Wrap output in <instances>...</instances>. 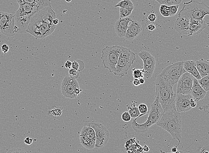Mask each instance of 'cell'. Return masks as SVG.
<instances>
[{
    "label": "cell",
    "mask_w": 209,
    "mask_h": 153,
    "mask_svg": "<svg viewBox=\"0 0 209 153\" xmlns=\"http://www.w3.org/2000/svg\"><path fill=\"white\" fill-rule=\"evenodd\" d=\"M206 26V24L204 19H191L189 27L190 34L188 36H192L199 34L205 28Z\"/></svg>",
    "instance_id": "d6986e66"
},
{
    "label": "cell",
    "mask_w": 209,
    "mask_h": 153,
    "mask_svg": "<svg viewBox=\"0 0 209 153\" xmlns=\"http://www.w3.org/2000/svg\"><path fill=\"white\" fill-rule=\"evenodd\" d=\"M69 76L71 78L74 79H76L77 78H78L79 75L78 71L73 68L69 69Z\"/></svg>",
    "instance_id": "e575fe53"
},
{
    "label": "cell",
    "mask_w": 209,
    "mask_h": 153,
    "mask_svg": "<svg viewBox=\"0 0 209 153\" xmlns=\"http://www.w3.org/2000/svg\"><path fill=\"white\" fill-rule=\"evenodd\" d=\"M160 12L161 15L164 17L170 16L171 12L169 6L165 4H161L160 7Z\"/></svg>",
    "instance_id": "f546056e"
},
{
    "label": "cell",
    "mask_w": 209,
    "mask_h": 153,
    "mask_svg": "<svg viewBox=\"0 0 209 153\" xmlns=\"http://www.w3.org/2000/svg\"><path fill=\"white\" fill-rule=\"evenodd\" d=\"M176 94L173 90V87L159 74L156 79V99L161 105L163 112L171 110H176L175 99Z\"/></svg>",
    "instance_id": "7a4b0ae2"
},
{
    "label": "cell",
    "mask_w": 209,
    "mask_h": 153,
    "mask_svg": "<svg viewBox=\"0 0 209 153\" xmlns=\"http://www.w3.org/2000/svg\"><path fill=\"white\" fill-rule=\"evenodd\" d=\"M173 153V152H171V153ZM181 153H183V152H182V151H181Z\"/></svg>",
    "instance_id": "11a10c76"
},
{
    "label": "cell",
    "mask_w": 209,
    "mask_h": 153,
    "mask_svg": "<svg viewBox=\"0 0 209 153\" xmlns=\"http://www.w3.org/2000/svg\"><path fill=\"white\" fill-rule=\"evenodd\" d=\"M80 141L82 146L87 149H94L95 148V142L92 141L83 135H80Z\"/></svg>",
    "instance_id": "d4e9b609"
},
{
    "label": "cell",
    "mask_w": 209,
    "mask_h": 153,
    "mask_svg": "<svg viewBox=\"0 0 209 153\" xmlns=\"http://www.w3.org/2000/svg\"><path fill=\"white\" fill-rule=\"evenodd\" d=\"M79 68V65L78 63L76 61L73 62L72 64V68L78 70Z\"/></svg>",
    "instance_id": "60d3db41"
},
{
    "label": "cell",
    "mask_w": 209,
    "mask_h": 153,
    "mask_svg": "<svg viewBox=\"0 0 209 153\" xmlns=\"http://www.w3.org/2000/svg\"><path fill=\"white\" fill-rule=\"evenodd\" d=\"M80 88L78 83L76 79L71 78L69 76L64 78L61 82V93L65 98L69 99H74L77 96L74 94V90L77 88Z\"/></svg>",
    "instance_id": "7c38bea8"
},
{
    "label": "cell",
    "mask_w": 209,
    "mask_h": 153,
    "mask_svg": "<svg viewBox=\"0 0 209 153\" xmlns=\"http://www.w3.org/2000/svg\"><path fill=\"white\" fill-rule=\"evenodd\" d=\"M33 16L24 15L16 12L14 15L15 25L19 29V33H27V28Z\"/></svg>",
    "instance_id": "2e32d148"
},
{
    "label": "cell",
    "mask_w": 209,
    "mask_h": 153,
    "mask_svg": "<svg viewBox=\"0 0 209 153\" xmlns=\"http://www.w3.org/2000/svg\"><path fill=\"white\" fill-rule=\"evenodd\" d=\"M19 4H29L35 6L41 10L46 7H51L50 0H17Z\"/></svg>",
    "instance_id": "44dd1931"
},
{
    "label": "cell",
    "mask_w": 209,
    "mask_h": 153,
    "mask_svg": "<svg viewBox=\"0 0 209 153\" xmlns=\"http://www.w3.org/2000/svg\"><path fill=\"white\" fill-rule=\"evenodd\" d=\"M138 110L140 112V113L141 114H145L146 115V114L149 113V112H148V107L147 105L145 104H141L138 105Z\"/></svg>",
    "instance_id": "836d02e7"
},
{
    "label": "cell",
    "mask_w": 209,
    "mask_h": 153,
    "mask_svg": "<svg viewBox=\"0 0 209 153\" xmlns=\"http://www.w3.org/2000/svg\"><path fill=\"white\" fill-rule=\"evenodd\" d=\"M178 15H182L190 19H203L205 16H209V7L204 2L191 0L184 2Z\"/></svg>",
    "instance_id": "5b68a950"
},
{
    "label": "cell",
    "mask_w": 209,
    "mask_h": 153,
    "mask_svg": "<svg viewBox=\"0 0 209 153\" xmlns=\"http://www.w3.org/2000/svg\"><path fill=\"white\" fill-rule=\"evenodd\" d=\"M206 94V91L201 87L198 82V80L195 78L193 82L192 92L190 94L194 101L198 102L202 99L205 96Z\"/></svg>",
    "instance_id": "ffe728a7"
},
{
    "label": "cell",
    "mask_w": 209,
    "mask_h": 153,
    "mask_svg": "<svg viewBox=\"0 0 209 153\" xmlns=\"http://www.w3.org/2000/svg\"><path fill=\"white\" fill-rule=\"evenodd\" d=\"M56 15L52 7H46L39 11L32 17L26 30L36 38L43 39L54 32L56 28L53 20Z\"/></svg>",
    "instance_id": "6da1fadb"
},
{
    "label": "cell",
    "mask_w": 209,
    "mask_h": 153,
    "mask_svg": "<svg viewBox=\"0 0 209 153\" xmlns=\"http://www.w3.org/2000/svg\"><path fill=\"white\" fill-rule=\"evenodd\" d=\"M63 110V107L62 106H56L52 109H50L47 111L46 115L49 116L50 115H53L54 116H60L62 114V111Z\"/></svg>",
    "instance_id": "4316f807"
},
{
    "label": "cell",
    "mask_w": 209,
    "mask_h": 153,
    "mask_svg": "<svg viewBox=\"0 0 209 153\" xmlns=\"http://www.w3.org/2000/svg\"><path fill=\"white\" fill-rule=\"evenodd\" d=\"M58 23H59V20L57 19H55L53 20V23H54V24H55V25H56L57 24H58Z\"/></svg>",
    "instance_id": "681fc988"
},
{
    "label": "cell",
    "mask_w": 209,
    "mask_h": 153,
    "mask_svg": "<svg viewBox=\"0 0 209 153\" xmlns=\"http://www.w3.org/2000/svg\"><path fill=\"white\" fill-rule=\"evenodd\" d=\"M138 103L136 101H132L131 104L127 105V108L129 113L131 115V118L133 119L137 118L139 116H142L145 114H141L138 110V107H137L136 104Z\"/></svg>",
    "instance_id": "cb8c5ba5"
},
{
    "label": "cell",
    "mask_w": 209,
    "mask_h": 153,
    "mask_svg": "<svg viewBox=\"0 0 209 153\" xmlns=\"http://www.w3.org/2000/svg\"><path fill=\"white\" fill-rule=\"evenodd\" d=\"M184 62H179L168 66L160 75L169 84L173 87L178 82L181 76L186 72L183 67Z\"/></svg>",
    "instance_id": "ba28073f"
},
{
    "label": "cell",
    "mask_w": 209,
    "mask_h": 153,
    "mask_svg": "<svg viewBox=\"0 0 209 153\" xmlns=\"http://www.w3.org/2000/svg\"><path fill=\"white\" fill-rule=\"evenodd\" d=\"M95 133L94 129L90 126H84L81 130L80 134H90Z\"/></svg>",
    "instance_id": "d6a6232c"
},
{
    "label": "cell",
    "mask_w": 209,
    "mask_h": 153,
    "mask_svg": "<svg viewBox=\"0 0 209 153\" xmlns=\"http://www.w3.org/2000/svg\"><path fill=\"white\" fill-rule=\"evenodd\" d=\"M147 29L150 31H153L154 30H155L156 29L155 26L153 24H150L148 25Z\"/></svg>",
    "instance_id": "bcb514c9"
},
{
    "label": "cell",
    "mask_w": 209,
    "mask_h": 153,
    "mask_svg": "<svg viewBox=\"0 0 209 153\" xmlns=\"http://www.w3.org/2000/svg\"><path fill=\"white\" fill-rule=\"evenodd\" d=\"M183 67L186 71L192 74L198 80L201 78L196 66V62L193 60H188L184 62Z\"/></svg>",
    "instance_id": "7402d4cb"
},
{
    "label": "cell",
    "mask_w": 209,
    "mask_h": 153,
    "mask_svg": "<svg viewBox=\"0 0 209 153\" xmlns=\"http://www.w3.org/2000/svg\"><path fill=\"white\" fill-rule=\"evenodd\" d=\"M65 1L67 2H71V0H65Z\"/></svg>",
    "instance_id": "f5cc1de1"
},
{
    "label": "cell",
    "mask_w": 209,
    "mask_h": 153,
    "mask_svg": "<svg viewBox=\"0 0 209 153\" xmlns=\"http://www.w3.org/2000/svg\"><path fill=\"white\" fill-rule=\"evenodd\" d=\"M33 140L31 138H29V137H28L27 138H25V140H24V142L25 144H27V145H31V144L33 143Z\"/></svg>",
    "instance_id": "7bdbcfd3"
},
{
    "label": "cell",
    "mask_w": 209,
    "mask_h": 153,
    "mask_svg": "<svg viewBox=\"0 0 209 153\" xmlns=\"http://www.w3.org/2000/svg\"><path fill=\"white\" fill-rule=\"evenodd\" d=\"M15 26L14 15L0 11V32L7 36L13 37L16 34Z\"/></svg>",
    "instance_id": "30bf717a"
},
{
    "label": "cell",
    "mask_w": 209,
    "mask_h": 153,
    "mask_svg": "<svg viewBox=\"0 0 209 153\" xmlns=\"http://www.w3.org/2000/svg\"><path fill=\"white\" fill-rule=\"evenodd\" d=\"M2 50L4 54L7 53L9 50V47L7 44H3L1 46Z\"/></svg>",
    "instance_id": "ab89813d"
},
{
    "label": "cell",
    "mask_w": 209,
    "mask_h": 153,
    "mask_svg": "<svg viewBox=\"0 0 209 153\" xmlns=\"http://www.w3.org/2000/svg\"><path fill=\"white\" fill-rule=\"evenodd\" d=\"M82 90H81L80 88H76L75 89V90H74V94L77 95V96H79V95L80 94V92H81V91Z\"/></svg>",
    "instance_id": "7dc6e473"
},
{
    "label": "cell",
    "mask_w": 209,
    "mask_h": 153,
    "mask_svg": "<svg viewBox=\"0 0 209 153\" xmlns=\"http://www.w3.org/2000/svg\"><path fill=\"white\" fill-rule=\"evenodd\" d=\"M156 124L171 134L174 139L180 144L182 138V126L180 113L177 110L165 112L162 115Z\"/></svg>",
    "instance_id": "3957f363"
},
{
    "label": "cell",
    "mask_w": 209,
    "mask_h": 153,
    "mask_svg": "<svg viewBox=\"0 0 209 153\" xmlns=\"http://www.w3.org/2000/svg\"><path fill=\"white\" fill-rule=\"evenodd\" d=\"M197 105L196 104V102L194 101V99L192 98L190 100V106L191 107V108H194Z\"/></svg>",
    "instance_id": "f6af8a7d"
},
{
    "label": "cell",
    "mask_w": 209,
    "mask_h": 153,
    "mask_svg": "<svg viewBox=\"0 0 209 153\" xmlns=\"http://www.w3.org/2000/svg\"><path fill=\"white\" fill-rule=\"evenodd\" d=\"M142 31V26L140 22L137 20H133L127 30L125 39L129 41H132L140 35Z\"/></svg>",
    "instance_id": "e0dca14e"
},
{
    "label": "cell",
    "mask_w": 209,
    "mask_h": 153,
    "mask_svg": "<svg viewBox=\"0 0 209 153\" xmlns=\"http://www.w3.org/2000/svg\"><path fill=\"white\" fill-rule=\"evenodd\" d=\"M198 82L201 87L205 91L209 90V75L201 78V79L198 80Z\"/></svg>",
    "instance_id": "83f0119b"
},
{
    "label": "cell",
    "mask_w": 209,
    "mask_h": 153,
    "mask_svg": "<svg viewBox=\"0 0 209 153\" xmlns=\"http://www.w3.org/2000/svg\"><path fill=\"white\" fill-rule=\"evenodd\" d=\"M156 18H157V16L155 14H150V15L148 16V20L150 22H154V21H155Z\"/></svg>",
    "instance_id": "f35d334b"
},
{
    "label": "cell",
    "mask_w": 209,
    "mask_h": 153,
    "mask_svg": "<svg viewBox=\"0 0 209 153\" xmlns=\"http://www.w3.org/2000/svg\"><path fill=\"white\" fill-rule=\"evenodd\" d=\"M194 78L192 74L187 72L183 74L178 82L177 94L187 95L191 94Z\"/></svg>",
    "instance_id": "4fadbf2b"
},
{
    "label": "cell",
    "mask_w": 209,
    "mask_h": 153,
    "mask_svg": "<svg viewBox=\"0 0 209 153\" xmlns=\"http://www.w3.org/2000/svg\"><path fill=\"white\" fill-rule=\"evenodd\" d=\"M196 66L201 78L209 75V62L201 58L196 61Z\"/></svg>",
    "instance_id": "603a6c76"
},
{
    "label": "cell",
    "mask_w": 209,
    "mask_h": 153,
    "mask_svg": "<svg viewBox=\"0 0 209 153\" xmlns=\"http://www.w3.org/2000/svg\"><path fill=\"white\" fill-rule=\"evenodd\" d=\"M171 12L170 16H174L177 14L179 8V4L169 6Z\"/></svg>",
    "instance_id": "d590c367"
},
{
    "label": "cell",
    "mask_w": 209,
    "mask_h": 153,
    "mask_svg": "<svg viewBox=\"0 0 209 153\" xmlns=\"http://www.w3.org/2000/svg\"><path fill=\"white\" fill-rule=\"evenodd\" d=\"M134 6L124 8H120L119 10L120 18L129 17L132 14L133 10H134Z\"/></svg>",
    "instance_id": "484cf974"
},
{
    "label": "cell",
    "mask_w": 209,
    "mask_h": 153,
    "mask_svg": "<svg viewBox=\"0 0 209 153\" xmlns=\"http://www.w3.org/2000/svg\"><path fill=\"white\" fill-rule=\"evenodd\" d=\"M6 153H27L25 150L20 148H14L10 150Z\"/></svg>",
    "instance_id": "74e56055"
},
{
    "label": "cell",
    "mask_w": 209,
    "mask_h": 153,
    "mask_svg": "<svg viewBox=\"0 0 209 153\" xmlns=\"http://www.w3.org/2000/svg\"><path fill=\"white\" fill-rule=\"evenodd\" d=\"M190 19L189 18L182 15H178L175 22V28L176 31L180 34H190Z\"/></svg>",
    "instance_id": "9a60e30c"
},
{
    "label": "cell",
    "mask_w": 209,
    "mask_h": 153,
    "mask_svg": "<svg viewBox=\"0 0 209 153\" xmlns=\"http://www.w3.org/2000/svg\"><path fill=\"white\" fill-rule=\"evenodd\" d=\"M133 76L134 78L140 79L144 76V73L142 69L134 68L132 69Z\"/></svg>",
    "instance_id": "1f68e13d"
},
{
    "label": "cell",
    "mask_w": 209,
    "mask_h": 153,
    "mask_svg": "<svg viewBox=\"0 0 209 153\" xmlns=\"http://www.w3.org/2000/svg\"><path fill=\"white\" fill-rule=\"evenodd\" d=\"M139 82H140V84H143L145 83V80L143 78H141L139 79Z\"/></svg>",
    "instance_id": "f907efd6"
},
{
    "label": "cell",
    "mask_w": 209,
    "mask_h": 153,
    "mask_svg": "<svg viewBox=\"0 0 209 153\" xmlns=\"http://www.w3.org/2000/svg\"><path fill=\"white\" fill-rule=\"evenodd\" d=\"M133 6H134V4L131 0H122L119 2L117 4H116L114 7L119 8H124Z\"/></svg>",
    "instance_id": "4dcf8cb0"
},
{
    "label": "cell",
    "mask_w": 209,
    "mask_h": 153,
    "mask_svg": "<svg viewBox=\"0 0 209 153\" xmlns=\"http://www.w3.org/2000/svg\"><path fill=\"white\" fill-rule=\"evenodd\" d=\"M121 119L125 122H129L131 120V117L128 112H125L121 115Z\"/></svg>",
    "instance_id": "8d00e7d4"
},
{
    "label": "cell",
    "mask_w": 209,
    "mask_h": 153,
    "mask_svg": "<svg viewBox=\"0 0 209 153\" xmlns=\"http://www.w3.org/2000/svg\"><path fill=\"white\" fill-rule=\"evenodd\" d=\"M204 153H209V151H205V152H204Z\"/></svg>",
    "instance_id": "db71d44e"
},
{
    "label": "cell",
    "mask_w": 209,
    "mask_h": 153,
    "mask_svg": "<svg viewBox=\"0 0 209 153\" xmlns=\"http://www.w3.org/2000/svg\"><path fill=\"white\" fill-rule=\"evenodd\" d=\"M143 151L144 152H147L148 151H149V150H150V148H149L148 147V146L147 145H144L143 146Z\"/></svg>",
    "instance_id": "c3c4849f"
},
{
    "label": "cell",
    "mask_w": 209,
    "mask_h": 153,
    "mask_svg": "<svg viewBox=\"0 0 209 153\" xmlns=\"http://www.w3.org/2000/svg\"><path fill=\"white\" fill-rule=\"evenodd\" d=\"M121 46L114 45L106 46L102 49L101 58L105 68L109 70L110 73L117 75L116 65L121 52Z\"/></svg>",
    "instance_id": "8992f818"
},
{
    "label": "cell",
    "mask_w": 209,
    "mask_h": 153,
    "mask_svg": "<svg viewBox=\"0 0 209 153\" xmlns=\"http://www.w3.org/2000/svg\"><path fill=\"white\" fill-rule=\"evenodd\" d=\"M138 56L143 62V71L144 76L146 78H150L153 74L155 67V58L146 50H142L138 54Z\"/></svg>",
    "instance_id": "8fae6325"
},
{
    "label": "cell",
    "mask_w": 209,
    "mask_h": 153,
    "mask_svg": "<svg viewBox=\"0 0 209 153\" xmlns=\"http://www.w3.org/2000/svg\"><path fill=\"white\" fill-rule=\"evenodd\" d=\"M193 98L191 95H183L176 94L175 99V107L179 112H186L191 109L190 106V100Z\"/></svg>",
    "instance_id": "5bb4252c"
},
{
    "label": "cell",
    "mask_w": 209,
    "mask_h": 153,
    "mask_svg": "<svg viewBox=\"0 0 209 153\" xmlns=\"http://www.w3.org/2000/svg\"><path fill=\"white\" fill-rule=\"evenodd\" d=\"M171 151H172V152H173V153H175L177 151V148L176 147H174V148H172V149H171Z\"/></svg>",
    "instance_id": "816d5d0a"
},
{
    "label": "cell",
    "mask_w": 209,
    "mask_h": 153,
    "mask_svg": "<svg viewBox=\"0 0 209 153\" xmlns=\"http://www.w3.org/2000/svg\"><path fill=\"white\" fill-rule=\"evenodd\" d=\"M161 4H165L167 6L176 5L180 4L182 0H156Z\"/></svg>",
    "instance_id": "f1b7e54d"
},
{
    "label": "cell",
    "mask_w": 209,
    "mask_h": 153,
    "mask_svg": "<svg viewBox=\"0 0 209 153\" xmlns=\"http://www.w3.org/2000/svg\"><path fill=\"white\" fill-rule=\"evenodd\" d=\"M132 20L130 17L119 18L114 24L115 32L120 38L125 37L127 30L128 28L129 23L132 22Z\"/></svg>",
    "instance_id": "ac0fdd59"
},
{
    "label": "cell",
    "mask_w": 209,
    "mask_h": 153,
    "mask_svg": "<svg viewBox=\"0 0 209 153\" xmlns=\"http://www.w3.org/2000/svg\"><path fill=\"white\" fill-rule=\"evenodd\" d=\"M148 117H146L147 120L143 124H139L137 122V120L141 116L137 117L133 120L132 126L135 132L140 133H143L147 132L153 125L157 124L163 115V109L161 105L157 100L154 101L151 105Z\"/></svg>",
    "instance_id": "277c9868"
},
{
    "label": "cell",
    "mask_w": 209,
    "mask_h": 153,
    "mask_svg": "<svg viewBox=\"0 0 209 153\" xmlns=\"http://www.w3.org/2000/svg\"><path fill=\"white\" fill-rule=\"evenodd\" d=\"M140 84H140L139 79L134 78V80L133 81V85H134L135 86H140Z\"/></svg>",
    "instance_id": "ee69618b"
},
{
    "label": "cell",
    "mask_w": 209,
    "mask_h": 153,
    "mask_svg": "<svg viewBox=\"0 0 209 153\" xmlns=\"http://www.w3.org/2000/svg\"><path fill=\"white\" fill-rule=\"evenodd\" d=\"M136 60V54L129 48L121 46L116 65L117 75L122 77L127 74L131 65Z\"/></svg>",
    "instance_id": "52a82bcc"
},
{
    "label": "cell",
    "mask_w": 209,
    "mask_h": 153,
    "mask_svg": "<svg viewBox=\"0 0 209 153\" xmlns=\"http://www.w3.org/2000/svg\"><path fill=\"white\" fill-rule=\"evenodd\" d=\"M84 126H90L94 129L96 134V141L94 149H99L107 144L109 140L110 134L107 128L100 122L87 121Z\"/></svg>",
    "instance_id": "9c48e42d"
},
{
    "label": "cell",
    "mask_w": 209,
    "mask_h": 153,
    "mask_svg": "<svg viewBox=\"0 0 209 153\" xmlns=\"http://www.w3.org/2000/svg\"><path fill=\"white\" fill-rule=\"evenodd\" d=\"M72 62L70 61L67 60V61L65 63L64 66L66 68L69 70V69H71V68H72Z\"/></svg>",
    "instance_id": "b9f144b4"
}]
</instances>
